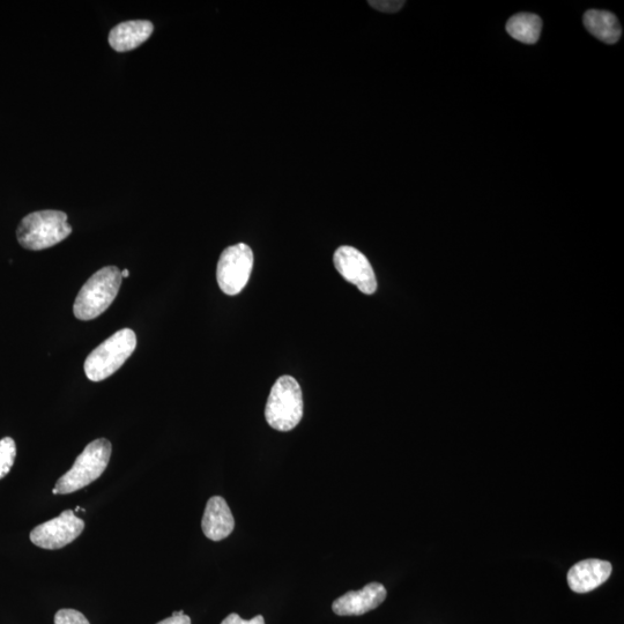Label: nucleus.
Wrapping results in <instances>:
<instances>
[{
    "label": "nucleus",
    "instance_id": "1",
    "mask_svg": "<svg viewBox=\"0 0 624 624\" xmlns=\"http://www.w3.org/2000/svg\"><path fill=\"white\" fill-rule=\"evenodd\" d=\"M116 266L103 267L89 278L74 302L73 312L80 321H92L103 314L116 299L122 285Z\"/></svg>",
    "mask_w": 624,
    "mask_h": 624
},
{
    "label": "nucleus",
    "instance_id": "2",
    "mask_svg": "<svg viewBox=\"0 0 624 624\" xmlns=\"http://www.w3.org/2000/svg\"><path fill=\"white\" fill-rule=\"evenodd\" d=\"M71 233L68 215L61 211L48 210L28 214L22 219L17 237L22 248L40 251L61 243Z\"/></svg>",
    "mask_w": 624,
    "mask_h": 624
},
{
    "label": "nucleus",
    "instance_id": "3",
    "mask_svg": "<svg viewBox=\"0 0 624 624\" xmlns=\"http://www.w3.org/2000/svg\"><path fill=\"white\" fill-rule=\"evenodd\" d=\"M111 443L106 438H99L89 443L83 453L76 459L70 471L59 478L52 494L66 495L91 485L98 480L109 464Z\"/></svg>",
    "mask_w": 624,
    "mask_h": 624
},
{
    "label": "nucleus",
    "instance_id": "4",
    "mask_svg": "<svg viewBox=\"0 0 624 624\" xmlns=\"http://www.w3.org/2000/svg\"><path fill=\"white\" fill-rule=\"evenodd\" d=\"M136 347L137 336L131 329H123L113 334L87 356L84 368L88 380H107L128 361Z\"/></svg>",
    "mask_w": 624,
    "mask_h": 624
},
{
    "label": "nucleus",
    "instance_id": "5",
    "mask_svg": "<svg viewBox=\"0 0 624 624\" xmlns=\"http://www.w3.org/2000/svg\"><path fill=\"white\" fill-rule=\"evenodd\" d=\"M303 418L300 384L292 376H281L274 383L265 407L267 423L278 432H291Z\"/></svg>",
    "mask_w": 624,
    "mask_h": 624
},
{
    "label": "nucleus",
    "instance_id": "6",
    "mask_svg": "<svg viewBox=\"0 0 624 624\" xmlns=\"http://www.w3.org/2000/svg\"><path fill=\"white\" fill-rule=\"evenodd\" d=\"M254 267V252L247 244L232 245L222 252L217 269L218 284L222 292L234 296L247 286Z\"/></svg>",
    "mask_w": 624,
    "mask_h": 624
},
{
    "label": "nucleus",
    "instance_id": "7",
    "mask_svg": "<svg viewBox=\"0 0 624 624\" xmlns=\"http://www.w3.org/2000/svg\"><path fill=\"white\" fill-rule=\"evenodd\" d=\"M84 529V520L74 515L72 510H65L49 522L36 526L31 533V540L37 547L54 551L71 544Z\"/></svg>",
    "mask_w": 624,
    "mask_h": 624
},
{
    "label": "nucleus",
    "instance_id": "8",
    "mask_svg": "<svg viewBox=\"0 0 624 624\" xmlns=\"http://www.w3.org/2000/svg\"><path fill=\"white\" fill-rule=\"evenodd\" d=\"M333 263L340 276L358 287L363 294L376 292L377 280L373 266L358 249L348 245L340 247L333 256Z\"/></svg>",
    "mask_w": 624,
    "mask_h": 624
},
{
    "label": "nucleus",
    "instance_id": "9",
    "mask_svg": "<svg viewBox=\"0 0 624 624\" xmlns=\"http://www.w3.org/2000/svg\"><path fill=\"white\" fill-rule=\"evenodd\" d=\"M388 596L381 583H370L360 591H349L332 605L333 612L340 616H359L374 611Z\"/></svg>",
    "mask_w": 624,
    "mask_h": 624
},
{
    "label": "nucleus",
    "instance_id": "10",
    "mask_svg": "<svg viewBox=\"0 0 624 624\" xmlns=\"http://www.w3.org/2000/svg\"><path fill=\"white\" fill-rule=\"evenodd\" d=\"M612 564L597 559L575 564L568 572L569 588L576 593H589L603 585L612 575Z\"/></svg>",
    "mask_w": 624,
    "mask_h": 624
},
{
    "label": "nucleus",
    "instance_id": "11",
    "mask_svg": "<svg viewBox=\"0 0 624 624\" xmlns=\"http://www.w3.org/2000/svg\"><path fill=\"white\" fill-rule=\"evenodd\" d=\"M202 527L206 538L212 541L224 540L232 534L235 520L225 499L213 496L208 500Z\"/></svg>",
    "mask_w": 624,
    "mask_h": 624
},
{
    "label": "nucleus",
    "instance_id": "12",
    "mask_svg": "<svg viewBox=\"0 0 624 624\" xmlns=\"http://www.w3.org/2000/svg\"><path fill=\"white\" fill-rule=\"evenodd\" d=\"M154 26L151 21L133 20L122 22L109 34L110 47L118 52L136 49L150 39Z\"/></svg>",
    "mask_w": 624,
    "mask_h": 624
},
{
    "label": "nucleus",
    "instance_id": "13",
    "mask_svg": "<svg viewBox=\"0 0 624 624\" xmlns=\"http://www.w3.org/2000/svg\"><path fill=\"white\" fill-rule=\"evenodd\" d=\"M584 25L593 36L607 44L618 42L622 34L618 18L607 11L591 10L586 12Z\"/></svg>",
    "mask_w": 624,
    "mask_h": 624
},
{
    "label": "nucleus",
    "instance_id": "14",
    "mask_svg": "<svg viewBox=\"0 0 624 624\" xmlns=\"http://www.w3.org/2000/svg\"><path fill=\"white\" fill-rule=\"evenodd\" d=\"M542 21L532 13H519L507 24V32L515 40L525 43H537L541 34Z\"/></svg>",
    "mask_w": 624,
    "mask_h": 624
},
{
    "label": "nucleus",
    "instance_id": "15",
    "mask_svg": "<svg viewBox=\"0 0 624 624\" xmlns=\"http://www.w3.org/2000/svg\"><path fill=\"white\" fill-rule=\"evenodd\" d=\"M17 457V445L11 437L0 440V480L10 473Z\"/></svg>",
    "mask_w": 624,
    "mask_h": 624
},
{
    "label": "nucleus",
    "instance_id": "16",
    "mask_svg": "<svg viewBox=\"0 0 624 624\" xmlns=\"http://www.w3.org/2000/svg\"><path fill=\"white\" fill-rule=\"evenodd\" d=\"M55 624H91L83 613L74 609H61L55 615Z\"/></svg>",
    "mask_w": 624,
    "mask_h": 624
},
{
    "label": "nucleus",
    "instance_id": "17",
    "mask_svg": "<svg viewBox=\"0 0 624 624\" xmlns=\"http://www.w3.org/2000/svg\"><path fill=\"white\" fill-rule=\"evenodd\" d=\"M369 5L381 12L396 13L405 5V2H398V0H378L375 2V0H371Z\"/></svg>",
    "mask_w": 624,
    "mask_h": 624
},
{
    "label": "nucleus",
    "instance_id": "18",
    "mask_svg": "<svg viewBox=\"0 0 624 624\" xmlns=\"http://www.w3.org/2000/svg\"><path fill=\"white\" fill-rule=\"evenodd\" d=\"M221 624H265V620L262 615L251 620H243L239 614L233 613L228 615Z\"/></svg>",
    "mask_w": 624,
    "mask_h": 624
},
{
    "label": "nucleus",
    "instance_id": "19",
    "mask_svg": "<svg viewBox=\"0 0 624 624\" xmlns=\"http://www.w3.org/2000/svg\"><path fill=\"white\" fill-rule=\"evenodd\" d=\"M158 624H191V619L183 611L174 612L170 618L162 620Z\"/></svg>",
    "mask_w": 624,
    "mask_h": 624
},
{
    "label": "nucleus",
    "instance_id": "20",
    "mask_svg": "<svg viewBox=\"0 0 624 624\" xmlns=\"http://www.w3.org/2000/svg\"><path fill=\"white\" fill-rule=\"evenodd\" d=\"M121 273H122V278H129L130 277V271L129 270H124Z\"/></svg>",
    "mask_w": 624,
    "mask_h": 624
}]
</instances>
